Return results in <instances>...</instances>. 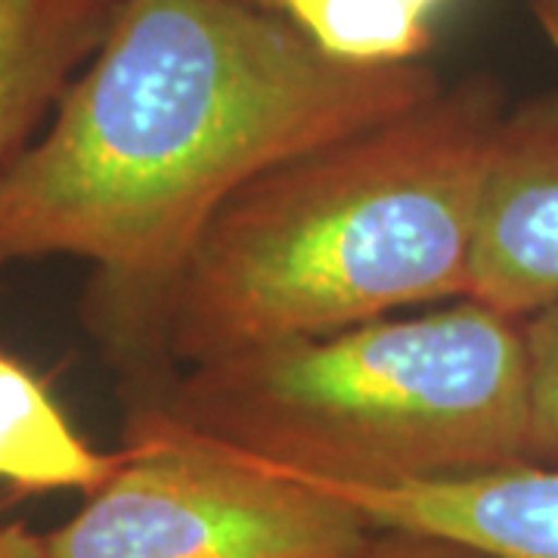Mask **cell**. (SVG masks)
Instances as JSON below:
<instances>
[{
  "label": "cell",
  "mask_w": 558,
  "mask_h": 558,
  "mask_svg": "<svg viewBox=\"0 0 558 558\" xmlns=\"http://www.w3.org/2000/svg\"><path fill=\"white\" fill-rule=\"evenodd\" d=\"M531 357V447L527 462L558 465V304L524 319Z\"/></svg>",
  "instance_id": "10"
},
{
  "label": "cell",
  "mask_w": 558,
  "mask_h": 558,
  "mask_svg": "<svg viewBox=\"0 0 558 558\" xmlns=\"http://www.w3.org/2000/svg\"><path fill=\"white\" fill-rule=\"evenodd\" d=\"M351 558H484L453 539L410 534V531H376L373 539Z\"/></svg>",
  "instance_id": "11"
},
{
  "label": "cell",
  "mask_w": 558,
  "mask_h": 558,
  "mask_svg": "<svg viewBox=\"0 0 558 558\" xmlns=\"http://www.w3.org/2000/svg\"><path fill=\"white\" fill-rule=\"evenodd\" d=\"M121 450L102 453L47 391V385L16 357L0 351V481L22 494L102 487L119 469Z\"/></svg>",
  "instance_id": "8"
},
{
  "label": "cell",
  "mask_w": 558,
  "mask_h": 558,
  "mask_svg": "<svg viewBox=\"0 0 558 558\" xmlns=\"http://www.w3.org/2000/svg\"><path fill=\"white\" fill-rule=\"evenodd\" d=\"M373 534L348 502L137 407L119 469L40 534V558H351Z\"/></svg>",
  "instance_id": "4"
},
{
  "label": "cell",
  "mask_w": 558,
  "mask_h": 558,
  "mask_svg": "<svg viewBox=\"0 0 558 558\" xmlns=\"http://www.w3.org/2000/svg\"><path fill=\"white\" fill-rule=\"evenodd\" d=\"M277 475L348 502L376 531L453 539L484 558H558V465L527 462L484 475L400 484Z\"/></svg>",
  "instance_id": "6"
},
{
  "label": "cell",
  "mask_w": 558,
  "mask_h": 558,
  "mask_svg": "<svg viewBox=\"0 0 558 558\" xmlns=\"http://www.w3.org/2000/svg\"><path fill=\"white\" fill-rule=\"evenodd\" d=\"M450 0H277L332 60L354 65L422 62L432 47L435 16Z\"/></svg>",
  "instance_id": "9"
},
{
  "label": "cell",
  "mask_w": 558,
  "mask_h": 558,
  "mask_svg": "<svg viewBox=\"0 0 558 558\" xmlns=\"http://www.w3.org/2000/svg\"><path fill=\"white\" fill-rule=\"evenodd\" d=\"M146 407L255 465L348 481L459 478L527 465L524 319L478 299L190 363Z\"/></svg>",
  "instance_id": "3"
},
{
  "label": "cell",
  "mask_w": 558,
  "mask_h": 558,
  "mask_svg": "<svg viewBox=\"0 0 558 558\" xmlns=\"http://www.w3.org/2000/svg\"><path fill=\"white\" fill-rule=\"evenodd\" d=\"M245 3H255V7H270V10H277V0H245Z\"/></svg>",
  "instance_id": "14"
},
{
  "label": "cell",
  "mask_w": 558,
  "mask_h": 558,
  "mask_svg": "<svg viewBox=\"0 0 558 558\" xmlns=\"http://www.w3.org/2000/svg\"><path fill=\"white\" fill-rule=\"evenodd\" d=\"M509 102L465 75L248 180L190 252L165 317L178 366L472 299L487 156Z\"/></svg>",
  "instance_id": "2"
},
{
  "label": "cell",
  "mask_w": 558,
  "mask_h": 558,
  "mask_svg": "<svg viewBox=\"0 0 558 558\" xmlns=\"http://www.w3.org/2000/svg\"><path fill=\"white\" fill-rule=\"evenodd\" d=\"M472 299L527 319L558 304V90L509 106L487 156Z\"/></svg>",
  "instance_id": "5"
},
{
  "label": "cell",
  "mask_w": 558,
  "mask_h": 558,
  "mask_svg": "<svg viewBox=\"0 0 558 558\" xmlns=\"http://www.w3.org/2000/svg\"><path fill=\"white\" fill-rule=\"evenodd\" d=\"M531 13L537 20L539 32L558 50V0H531Z\"/></svg>",
  "instance_id": "13"
},
{
  "label": "cell",
  "mask_w": 558,
  "mask_h": 558,
  "mask_svg": "<svg viewBox=\"0 0 558 558\" xmlns=\"http://www.w3.org/2000/svg\"><path fill=\"white\" fill-rule=\"evenodd\" d=\"M119 0H0V168L32 143Z\"/></svg>",
  "instance_id": "7"
},
{
  "label": "cell",
  "mask_w": 558,
  "mask_h": 558,
  "mask_svg": "<svg viewBox=\"0 0 558 558\" xmlns=\"http://www.w3.org/2000/svg\"><path fill=\"white\" fill-rule=\"evenodd\" d=\"M0 558H40V534L22 521H0Z\"/></svg>",
  "instance_id": "12"
},
{
  "label": "cell",
  "mask_w": 558,
  "mask_h": 558,
  "mask_svg": "<svg viewBox=\"0 0 558 558\" xmlns=\"http://www.w3.org/2000/svg\"><path fill=\"white\" fill-rule=\"evenodd\" d=\"M425 62L332 60L245 0H119L44 134L0 168V270L78 258L87 326L128 376H171L165 317L205 227L248 180L432 97Z\"/></svg>",
  "instance_id": "1"
}]
</instances>
